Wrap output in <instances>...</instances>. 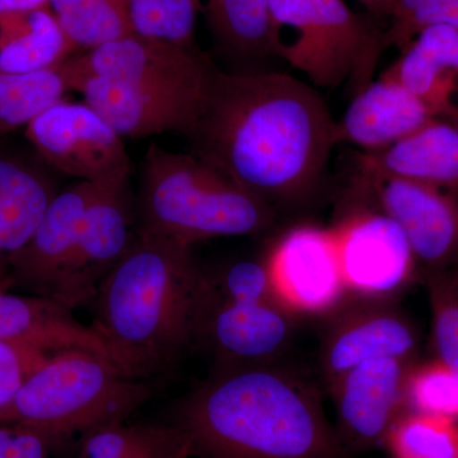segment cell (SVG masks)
Returning <instances> with one entry per match:
<instances>
[{
    "label": "cell",
    "instance_id": "24",
    "mask_svg": "<svg viewBox=\"0 0 458 458\" xmlns=\"http://www.w3.org/2000/svg\"><path fill=\"white\" fill-rule=\"evenodd\" d=\"M214 38L242 59L274 55L270 0H199Z\"/></svg>",
    "mask_w": 458,
    "mask_h": 458
},
{
    "label": "cell",
    "instance_id": "19",
    "mask_svg": "<svg viewBox=\"0 0 458 458\" xmlns=\"http://www.w3.org/2000/svg\"><path fill=\"white\" fill-rule=\"evenodd\" d=\"M355 167L360 176L396 177L457 189L458 123L434 117L393 146L360 153Z\"/></svg>",
    "mask_w": 458,
    "mask_h": 458
},
{
    "label": "cell",
    "instance_id": "13",
    "mask_svg": "<svg viewBox=\"0 0 458 458\" xmlns=\"http://www.w3.org/2000/svg\"><path fill=\"white\" fill-rule=\"evenodd\" d=\"M129 179L98 183L65 270L51 298L69 309L93 300L102 280L134 242Z\"/></svg>",
    "mask_w": 458,
    "mask_h": 458
},
{
    "label": "cell",
    "instance_id": "14",
    "mask_svg": "<svg viewBox=\"0 0 458 458\" xmlns=\"http://www.w3.org/2000/svg\"><path fill=\"white\" fill-rule=\"evenodd\" d=\"M336 312L319 352L327 386L367 361H415L419 349L417 327L391 300L360 298Z\"/></svg>",
    "mask_w": 458,
    "mask_h": 458
},
{
    "label": "cell",
    "instance_id": "26",
    "mask_svg": "<svg viewBox=\"0 0 458 458\" xmlns=\"http://www.w3.org/2000/svg\"><path fill=\"white\" fill-rule=\"evenodd\" d=\"M49 7L77 51L132 33L128 0H49Z\"/></svg>",
    "mask_w": 458,
    "mask_h": 458
},
{
    "label": "cell",
    "instance_id": "35",
    "mask_svg": "<svg viewBox=\"0 0 458 458\" xmlns=\"http://www.w3.org/2000/svg\"><path fill=\"white\" fill-rule=\"evenodd\" d=\"M49 5V0H0V13L30 11Z\"/></svg>",
    "mask_w": 458,
    "mask_h": 458
},
{
    "label": "cell",
    "instance_id": "20",
    "mask_svg": "<svg viewBox=\"0 0 458 458\" xmlns=\"http://www.w3.org/2000/svg\"><path fill=\"white\" fill-rule=\"evenodd\" d=\"M434 119L426 105L390 74L357 92L337 122V138L375 152L393 146Z\"/></svg>",
    "mask_w": 458,
    "mask_h": 458
},
{
    "label": "cell",
    "instance_id": "15",
    "mask_svg": "<svg viewBox=\"0 0 458 458\" xmlns=\"http://www.w3.org/2000/svg\"><path fill=\"white\" fill-rule=\"evenodd\" d=\"M412 363L367 361L328 386L335 405L336 432L349 454L384 445L394 421L408 411L405 379Z\"/></svg>",
    "mask_w": 458,
    "mask_h": 458
},
{
    "label": "cell",
    "instance_id": "23",
    "mask_svg": "<svg viewBox=\"0 0 458 458\" xmlns=\"http://www.w3.org/2000/svg\"><path fill=\"white\" fill-rule=\"evenodd\" d=\"M78 54L49 5L0 13V71H49Z\"/></svg>",
    "mask_w": 458,
    "mask_h": 458
},
{
    "label": "cell",
    "instance_id": "33",
    "mask_svg": "<svg viewBox=\"0 0 458 458\" xmlns=\"http://www.w3.org/2000/svg\"><path fill=\"white\" fill-rule=\"evenodd\" d=\"M51 354L30 344L0 340V421L26 382Z\"/></svg>",
    "mask_w": 458,
    "mask_h": 458
},
{
    "label": "cell",
    "instance_id": "3",
    "mask_svg": "<svg viewBox=\"0 0 458 458\" xmlns=\"http://www.w3.org/2000/svg\"><path fill=\"white\" fill-rule=\"evenodd\" d=\"M201 269L191 247L140 234L96 292V331L126 378L171 369L192 346L191 315Z\"/></svg>",
    "mask_w": 458,
    "mask_h": 458
},
{
    "label": "cell",
    "instance_id": "18",
    "mask_svg": "<svg viewBox=\"0 0 458 458\" xmlns=\"http://www.w3.org/2000/svg\"><path fill=\"white\" fill-rule=\"evenodd\" d=\"M98 185L78 181L57 192L31 240L12 259L4 291L17 286L51 298L73 254L84 213Z\"/></svg>",
    "mask_w": 458,
    "mask_h": 458
},
{
    "label": "cell",
    "instance_id": "10",
    "mask_svg": "<svg viewBox=\"0 0 458 458\" xmlns=\"http://www.w3.org/2000/svg\"><path fill=\"white\" fill-rule=\"evenodd\" d=\"M330 229L346 288L360 298L391 300L419 276L408 238L381 210L352 208Z\"/></svg>",
    "mask_w": 458,
    "mask_h": 458
},
{
    "label": "cell",
    "instance_id": "1",
    "mask_svg": "<svg viewBox=\"0 0 458 458\" xmlns=\"http://www.w3.org/2000/svg\"><path fill=\"white\" fill-rule=\"evenodd\" d=\"M188 138L192 155L270 207L313 194L339 143L337 122L311 84L216 68Z\"/></svg>",
    "mask_w": 458,
    "mask_h": 458
},
{
    "label": "cell",
    "instance_id": "34",
    "mask_svg": "<svg viewBox=\"0 0 458 458\" xmlns=\"http://www.w3.org/2000/svg\"><path fill=\"white\" fill-rule=\"evenodd\" d=\"M40 434L13 423H0V458H49Z\"/></svg>",
    "mask_w": 458,
    "mask_h": 458
},
{
    "label": "cell",
    "instance_id": "12",
    "mask_svg": "<svg viewBox=\"0 0 458 458\" xmlns=\"http://www.w3.org/2000/svg\"><path fill=\"white\" fill-rule=\"evenodd\" d=\"M280 303L292 313L336 312L349 293L330 228L300 225L288 229L265 256Z\"/></svg>",
    "mask_w": 458,
    "mask_h": 458
},
{
    "label": "cell",
    "instance_id": "11",
    "mask_svg": "<svg viewBox=\"0 0 458 458\" xmlns=\"http://www.w3.org/2000/svg\"><path fill=\"white\" fill-rule=\"evenodd\" d=\"M357 189L403 229L419 274L458 267V198L450 189L396 177L360 176Z\"/></svg>",
    "mask_w": 458,
    "mask_h": 458
},
{
    "label": "cell",
    "instance_id": "17",
    "mask_svg": "<svg viewBox=\"0 0 458 458\" xmlns=\"http://www.w3.org/2000/svg\"><path fill=\"white\" fill-rule=\"evenodd\" d=\"M9 137V135H8ZM0 138V291L57 192V176L31 144Z\"/></svg>",
    "mask_w": 458,
    "mask_h": 458
},
{
    "label": "cell",
    "instance_id": "9",
    "mask_svg": "<svg viewBox=\"0 0 458 458\" xmlns=\"http://www.w3.org/2000/svg\"><path fill=\"white\" fill-rule=\"evenodd\" d=\"M69 89L84 77L205 95L214 65L197 49L131 33L63 63Z\"/></svg>",
    "mask_w": 458,
    "mask_h": 458
},
{
    "label": "cell",
    "instance_id": "2",
    "mask_svg": "<svg viewBox=\"0 0 458 458\" xmlns=\"http://www.w3.org/2000/svg\"><path fill=\"white\" fill-rule=\"evenodd\" d=\"M174 424L191 458H351L318 390L276 363L216 369Z\"/></svg>",
    "mask_w": 458,
    "mask_h": 458
},
{
    "label": "cell",
    "instance_id": "36",
    "mask_svg": "<svg viewBox=\"0 0 458 458\" xmlns=\"http://www.w3.org/2000/svg\"><path fill=\"white\" fill-rule=\"evenodd\" d=\"M373 16L385 18L391 17L397 0H360Z\"/></svg>",
    "mask_w": 458,
    "mask_h": 458
},
{
    "label": "cell",
    "instance_id": "27",
    "mask_svg": "<svg viewBox=\"0 0 458 458\" xmlns=\"http://www.w3.org/2000/svg\"><path fill=\"white\" fill-rule=\"evenodd\" d=\"M69 90L63 64L30 74L0 71V138L26 128L45 108L64 98Z\"/></svg>",
    "mask_w": 458,
    "mask_h": 458
},
{
    "label": "cell",
    "instance_id": "37",
    "mask_svg": "<svg viewBox=\"0 0 458 458\" xmlns=\"http://www.w3.org/2000/svg\"><path fill=\"white\" fill-rule=\"evenodd\" d=\"M190 458V457H189Z\"/></svg>",
    "mask_w": 458,
    "mask_h": 458
},
{
    "label": "cell",
    "instance_id": "25",
    "mask_svg": "<svg viewBox=\"0 0 458 458\" xmlns=\"http://www.w3.org/2000/svg\"><path fill=\"white\" fill-rule=\"evenodd\" d=\"M188 437L174 426L110 424L84 434L78 458H189Z\"/></svg>",
    "mask_w": 458,
    "mask_h": 458
},
{
    "label": "cell",
    "instance_id": "4",
    "mask_svg": "<svg viewBox=\"0 0 458 458\" xmlns=\"http://www.w3.org/2000/svg\"><path fill=\"white\" fill-rule=\"evenodd\" d=\"M138 233L192 247L219 237L256 236L274 222L273 207L197 156L150 144L140 165Z\"/></svg>",
    "mask_w": 458,
    "mask_h": 458
},
{
    "label": "cell",
    "instance_id": "5",
    "mask_svg": "<svg viewBox=\"0 0 458 458\" xmlns=\"http://www.w3.org/2000/svg\"><path fill=\"white\" fill-rule=\"evenodd\" d=\"M150 393L146 381L120 375L107 358L65 349L33 373L0 423L29 428L51 445L126 421Z\"/></svg>",
    "mask_w": 458,
    "mask_h": 458
},
{
    "label": "cell",
    "instance_id": "28",
    "mask_svg": "<svg viewBox=\"0 0 458 458\" xmlns=\"http://www.w3.org/2000/svg\"><path fill=\"white\" fill-rule=\"evenodd\" d=\"M384 445L393 458H458V421L405 411L394 421Z\"/></svg>",
    "mask_w": 458,
    "mask_h": 458
},
{
    "label": "cell",
    "instance_id": "6",
    "mask_svg": "<svg viewBox=\"0 0 458 458\" xmlns=\"http://www.w3.org/2000/svg\"><path fill=\"white\" fill-rule=\"evenodd\" d=\"M293 313L273 291L264 260L201 270L191 315L192 345L212 354L216 369L276 363L293 333Z\"/></svg>",
    "mask_w": 458,
    "mask_h": 458
},
{
    "label": "cell",
    "instance_id": "21",
    "mask_svg": "<svg viewBox=\"0 0 458 458\" xmlns=\"http://www.w3.org/2000/svg\"><path fill=\"white\" fill-rule=\"evenodd\" d=\"M429 113L458 123V30L432 26L419 32L390 68Z\"/></svg>",
    "mask_w": 458,
    "mask_h": 458
},
{
    "label": "cell",
    "instance_id": "30",
    "mask_svg": "<svg viewBox=\"0 0 458 458\" xmlns=\"http://www.w3.org/2000/svg\"><path fill=\"white\" fill-rule=\"evenodd\" d=\"M408 411L458 421V373L438 360L414 363L405 379Z\"/></svg>",
    "mask_w": 458,
    "mask_h": 458
},
{
    "label": "cell",
    "instance_id": "32",
    "mask_svg": "<svg viewBox=\"0 0 458 458\" xmlns=\"http://www.w3.org/2000/svg\"><path fill=\"white\" fill-rule=\"evenodd\" d=\"M385 45L403 50L419 32L432 26L458 30V0H397Z\"/></svg>",
    "mask_w": 458,
    "mask_h": 458
},
{
    "label": "cell",
    "instance_id": "8",
    "mask_svg": "<svg viewBox=\"0 0 458 458\" xmlns=\"http://www.w3.org/2000/svg\"><path fill=\"white\" fill-rule=\"evenodd\" d=\"M25 129L26 140L60 176L95 183L129 179L122 135L86 102L60 99Z\"/></svg>",
    "mask_w": 458,
    "mask_h": 458
},
{
    "label": "cell",
    "instance_id": "7",
    "mask_svg": "<svg viewBox=\"0 0 458 458\" xmlns=\"http://www.w3.org/2000/svg\"><path fill=\"white\" fill-rule=\"evenodd\" d=\"M274 55L334 89L351 83L360 92L372 82L385 38L344 0H270Z\"/></svg>",
    "mask_w": 458,
    "mask_h": 458
},
{
    "label": "cell",
    "instance_id": "22",
    "mask_svg": "<svg viewBox=\"0 0 458 458\" xmlns=\"http://www.w3.org/2000/svg\"><path fill=\"white\" fill-rule=\"evenodd\" d=\"M0 340L30 344L50 352L84 349L107 358L92 327L78 322L64 303L44 295L0 291Z\"/></svg>",
    "mask_w": 458,
    "mask_h": 458
},
{
    "label": "cell",
    "instance_id": "29",
    "mask_svg": "<svg viewBox=\"0 0 458 458\" xmlns=\"http://www.w3.org/2000/svg\"><path fill=\"white\" fill-rule=\"evenodd\" d=\"M128 9L132 33L197 47L199 0H128Z\"/></svg>",
    "mask_w": 458,
    "mask_h": 458
},
{
    "label": "cell",
    "instance_id": "16",
    "mask_svg": "<svg viewBox=\"0 0 458 458\" xmlns=\"http://www.w3.org/2000/svg\"><path fill=\"white\" fill-rule=\"evenodd\" d=\"M73 90L98 111L123 138L180 132L189 137L204 105L205 95L138 86L102 77H84Z\"/></svg>",
    "mask_w": 458,
    "mask_h": 458
},
{
    "label": "cell",
    "instance_id": "31",
    "mask_svg": "<svg viewBox=\"0 0 458 458\" xmlns=\"http://www.w3.org/2000/svg\"><path fill=\"white\" fill-rule=\"evenodd\" d=\"M436 360L458 373V267L424 276Z\"/></svg>",
    "mask_w": 458,
    "mask_h": 458
}]
</instances>
